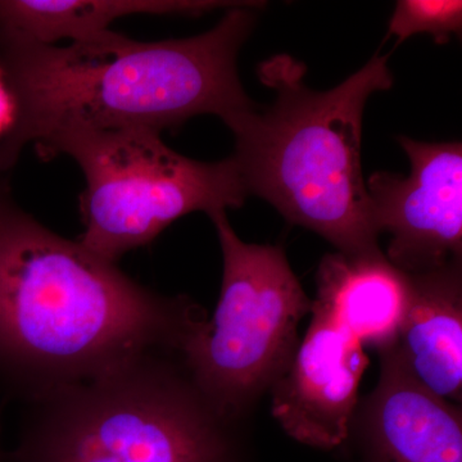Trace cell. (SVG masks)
<instances>
[{"instance_id":"1","label":"cell","mask_w":462,"mask_h":462,"mask_svg":"<svg viewBox=\"0 0 462 462\" xmlns=\"http://www.w3.org/2000/svg\"><path fill=\"white\" fill-rule=\"evenodd\" d=\"M202 309L62 238L0 187V391L32 403L149 352L180 354Z\"/></svg>"},{"instance_id":"2","label":"cell","mask_w":462,"mask_h":462,"mask_svg":"<svg viewBox=\"0 0 462 462\" xmlns=\"http://www.w3.org/2000/svg\"><path fill=\"white\" fill-rule=\"evenodd\" d=\"M263 5L239 2L209 32L172 41L135 42L108 30L66 47L3 42L0 76L14 114L0 139V176L29 143L60 133H161L199 115L226 125L257 107L236 62Z\"/></svg>"},{"instance_id":"3","label":"cell","mask_w":462,"mask_h":462,"mask_svg":"<svg viewBox=\"0 0 462 462\" xmlns=\"http://www.w3.org/2000/svg\"><path fill=\"white\" fill-rule=\"evenodd\" d=\"M305 75L306 66L287 54L263 60L258 78L275 91V100L226 124L249 196L267 200L289 223L319 234L339 254H382L361 139L367 100L393 85L388 56L376 54L330 90H312Z\"/></svg>"},{"instance_id":"4","label":"cell","mask_w":462,"mask_h":462,"mask_svg":"<svg viewBox=\"0 0 462 462\" xmlns=\"http://www.w3.org/2000/svg\"><path fill=\"white\" fill-rule=\"evenodd\" d=\"M11 462H236L231 427L172 352L26 404Z\"/></svg>"},{"instance_id":"5","label":"cell","mask_w":462,"mask_h":462,"mask_svg":"<svg viewBox=\"0 0 462 462\" xmlns=\"http://www.w3.org/2000/svg\"><path fill=\"white\" fill-rule=\"evenodd\" d=\"M141 127L74 130L36 144L45 156L67 154L84 173V233L79 242L117 263L191 214L240 208L249 196L236 158L200 162Z\"/></svg>"},{"instance_id":"6","label":"cell","mask_w":462,"mask_h":462,"mask_svg":"<svg viewBox=\"0 0 462 462\" xmlns=\"http://www.w3.org/2000/svg\"><path fill=\"white\" fill-rule=\"evenodd\" d=\"M209 218L223 251L220 300L179 356L207 402L234 422L288 369L312 300L281 247L243 242L226 211Z\"/></svg>"},{"instance_id":"7","label":"cell","mask_w":462,"mask_h":462,"mask_svg":"<svg viewBox=\"0 0 462 462\" xmlns=\"http://www.w3.org/2000/svg\"><path fill=\"white\" fill-rule=\"evenodd\" d=\"M409 176L376 171L366 181L375 233L391 239L385 257L407 275L442 269L462 258L460 142L398 138Z\"/></svg>"},{"instance_id":"8","label":"cell","mask_w":462,"mask_h":462,"mask_svg":"<svg viewBox=\"0 0 462 462\" xmlns=\"http://www.w3.org/2000/svg\"><path fill=\"white\" fill-rule=\"evenodd\" d=\"M311 314L293 360L273 385L272 412L297 442L331 449L348 439L369 358L351 334L321 312Z\"/></svg>"},{"instance_id":"9","label":"cell","mask_w":462,"mask_h":462,"mask_svg":"<svg viewBox=\"0 0 462 462\" xmlns=\"http://www.w3.org/2000/svg\"><path fill=\"white\" fill-rule=\"evenodd\" d=\"M379 355L378 384L349 430L357 462H462L461 406L422 388L391 352Z\"/></svg>"},{"instance_id":"10","label":"cell","mask_w":462,"mask_h":462,"mask_svg":"<svg viewBox=\"0 0 462 462\" xmlns=\"http://www.w3.org/2000/svg\"><path fill=\"white\" fill-rule=\"evenodd\" d=\"M410 278L409 310L396 343L387 351L422 388L461 406V261Z\"/></svg>"},{"instance_id":"11","label":"cell","mask_w":462,"mask_h":462,"mask_svg":"<svg viewBox=\"0 0 462 462\" xmlns=\"http://www.w3.org/2000/svg\"><path fill=\"white\" fill-rule=\"evenodd\" d=\"M312 310L321 312L365 346L384 352L396 343L410 300L411 278L385 254H327L318 273Z\"/></svg>"},{"instance_id":"12","label":"cell","mask_w":462,"mask_h":462,"mask_svg":"<svg viewBox=\"0 0 462 462\" xmlns=\"http://www.w3.org/2000/svg\"><path fill=\"white\" fill-rule=\"evenodd\" d=\"M238 2L180 0H0V44L54 45L108 32L117 18L138 14L199 16Z\"/></svg>"},{"instance_id":"13","label":"cell","mask_w":462,"mask_h":462,"mask_svg":"<svg viewBox=\"0 0 462 462\" xmlns=\"http://www.w3.org/2000/svg\"><path fill=\"white\" fill-rule=\"evenodd\" d=\"M462 32L460 0H400L389 21L387 38L398 44L418 33H430L434 42L445 45Z\"/></svg>"},{"instance_id":"14","label":"cell","mask_w":462,"mask_h":462,"mask_svg":"<svg viewBox=\"0 0 462 462\" xmlns=\"http://www.w3.org/2000/svg\"><path fill=\"white\" fill-rule=\"evenodd\" d=\"M0 462H2V452H0Z\"/></svg>"}]
</instances>
